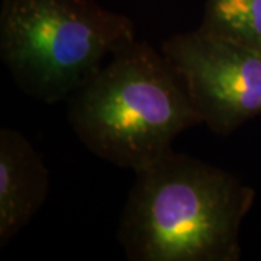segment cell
<instances>
[{"mask_svg":"<svg viewBox=\"0 0 261 261\" xmlns=\"http://www.w3.org/2000/svg\"><path fill=\"white\" fill-rule=\"evenodd\" d=\"M161 53L215 134L229 135L261 115L260 53L199 28L167 38Z\"/></svg>","mask_w":261,"mask_h":261,"instance_id":"277c9868","label":"cell"},{"mask_svg":"<svg viewBox=\"0 0 261 261\" xmlns=\"http://www.w3.org/2000/svg\"><path fill=\"white\" fill-rule=\"evenodd\" d=\"M49 171L41 154L16 129H0V245L15 238L41 211Z\"/></svg>","mask_w":261,"mask_h":261,"instance_id":"5b68a950","label":"cell"},{"mask_svg":"<svg viewBox=\"0 0 261 261\" xmlns=\"http://www.w3.org/2000/svg\"><path fill=\"white\" fill-rule=\"evenodd\" d=\"M254 199L231 173L170 149L135 171L118 240L130 261H240Z\"/></svg>","mask_w":261,"mask_h":261,"instance_id":"6da1fadb","label":"cell"},{"mask_svg":"<svg viewBox=\"0 0 261 261\" xmlns=\"http://www.w3.org/2000/svg\"><path fill=\"white\" fill-rule=\"evenodd\" d=\"M68 119L90 152L134 173L202 123L167 58L144 41L116 51L70 96Z\"/></svg>","mask_w":261,"mask_h":261,"instance_id":"7a4b0ae2","label":"cell"},{"mask_svg":"<svg viewBox=\"0 0 261 261\" xmlns=\"http://www.w3.org/2000/svg\"><path fill=\"white\" fill-rule=\"evenodd\" d=\"M137 41L129 18L96 0H3L0 57L25 93L54 105Z\"/></svg>","mask_w":261,"mask_h":261,"instance_id":"3957f363","label":"cell"},{"mask_svg":"<svg viewBox=\"0 0 261 261\" xmlns=\"http://www.w3.org/2000/svg\"><path fill=\"white\" fill-rule=\"evenodd\" d=\"M199 29L261 54V0H207Z\"/></svg>","mask_w":261,"mask_h":261,"instance_id":"8992f818","label":"cell"}]
</instances>
